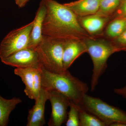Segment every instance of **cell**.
<instances>
[{
  "label": "cell",
  "mask_w": 126,
  "mask_h": 126,
  "mask_svg": "<svg viewBox=\"0 0 126 126\" xmlns=\"http://www.w3.org/2000/svg\"><path fill=\"white\" fill-rule=\"evenodd\" d=\"M44 0L46 11L43 23V35L62 41L84 40L91 36L81 26L78 16L64 4L54 0Z\"/></svg>",
  "instance_id": "6da1fadb"
},
{
  "label": "cell",
  "mask_w": 126,
  "mask_h": 126,
  "mask_svg": "<svg viewBox=\"0 0 126 126\" xmlns=\"http://www.w3.org/2000/svg\"><path fill=\"white\" fill-rule=\"evenodd\" d=\"M42 87L58 91L67 97L70 101L79 105L89 88L88 84L73 76L68 70L54 73L42 68Z\"/></svg>",
  "instance_id": "7a4b0ae2"
},
{
  "label": "cell",
  "mask_w": 126,
  "mask_h": 126,
  "mask_svg": "<svg viewBox=\"0 0 126 126\" xmlns=\"http://www.w3.org/2000/svg\"><path fill=\"white\" fill-rule=\"evenodd\" d=\"M83 41L93 66L90 82L91 91L93 92L98 85L100 77L106 71L109 58L120 50L113 42L106 39L91 36Z\"/></svg>",
  "instance_id": "3957f363"
},
{
  "label": "cell",
  "mask_w": 126,
  "mask_h": 126,
  "mask_svg": "<svg viewBox=\"0 0 126 126\" xmlns=\"http://www.w3.org/2000/svg\"><path fill=\"white\" fill-rule=\"evenodd\" d=\"M63 42L43 35L41 41L35 49L41 68L58 73L65 71L63 64Z\"/></svg>",
  "instance_id": "277c9868"
},
{
  "label": "cell",
  "mask_w": 126,
  "mask_h": 126,
  "mask_svg": "<svg viewBox=\"0 0 126 126\" xmlns=\"http://www.w3.org/2000/svg\"><path fill=\"white\" fill-rule=\"evenodd\" d=\"M79 106L104 122L107 126L114 123L126 124V112L121 109L111 106L99 98L86 94Z\"/></svg>",
  "instance_id": "5b68a950"
},
{
  "label": "cell",
  "mask_w": 126,
  "mask_h": 126,
  "mask_svg": "<svg viewBox=\"0 0 126 126\" xmlns=\"http://www.w3.org/2000/svg\"><path fill=\"white\" fill-rule=\"evenodd\" d=\"M33 21L13 30L2 39L0 44V58H5L27 48Z\"/></svg>",
  "instance_id": "8992f818"
},
{
  "label": "cell",
  "mask_w": 126,
  "mask_h": 126,
  "mask_svg": "<svg viewBox=\"0 0 126 126\" xmlns=\"http://www.w3.org/2000/svg\"><path fill=\"white\" fill-rule=\"evenodd\" d=\"M14 73L20 77L24 84L26 95L30 99L37 101L42 88V68H16Z\"/></svg>",
  "instance_id": "52a82bcc"
},
{
  "label": "cell",
  "mask_w": 126,
  "mask_h": 126,
  "mask_svg": "<svg viewBox=\"0 0 126 126\" xmlns=\"http://www.w3.org/2000/svg\"><path fill=\"white\" fill-rule=\"evenodd\" d=\"M49 99L52 106V112L48 122L49 126H60L66 122L68 109L70 101L64 94L54 90H48Z\"/></svg>",
  "instance_id": "ba28073f"
},
{
  "label": "cell",
  "mask_w": 126,
  "mask_h": 126,
  "mask_svg": "<svg viewBox=\"0 0 126 126\" xmlns=\"http://www.w3.org/2000/svg\"><path fill=\"white\" fill-rule=\"evenodd\" d=\"M1 60L6 65L16 68H41L36 50L27 47L1 59Z\"/></svg>",
  "instance_id": "9c48e42d"
},
{
  "label": "cell",
  "mask_w": 126,
  "mask_h": 126,
  "mask_svg": "<svg viewBox=\"0 0 126 126\" xmlns=\"http://www.w3.org/2000/svg\"><path fill=\"white\" fill-rule=\"evenodd\" d=\"M85 53H87V49L83 40L69 39L64 41L63 64L64 70H68L74 61Z\"/></svg>",
  "instance_id": "30bf717a"
},
{
  "label": "cell",
  "mask_w": 126,
  "mask_h": 126,
  "mask_svg": "<svg viewBox=\"0 0 126 126\" xmlns=\"http://www.w3.org/2000/svg\"><path fill=\"white\" fill-rule=\"evenodd\" d=\"M48 99V91L42 87L38 99L35 101V104L32 108L29 110L26 126H42L45 124V104Z\"/></svg>",
  "instance_id": "8fae6325"
},
{
  "label": "cell",
  "mask_w": 126,
  "mask_h": 126,
  "mask_svg": "<svg viewBox=\"0 0 126 126\" xmlns=\"http://www.w3.org/2000/svg\"><path fill=\"white\" fill-rule=\"evenodd\" d=\"M78 17L82 27L90 36L93 37L102 35L104 28L110 18V17H104L96 14Z\"/></svg>",
  "instance_id": "7c38bea8"
},
{
  "label": "cell",
  "mask_w": 126,
  "mask_h": 126,
  "mask_svg": "<svg viewBox=\"0 0 126 126\" xmlns=\"http://www.w3.org/2000/svg\"><path fill=\"white\" fill-rule=\"evenodd\" d=\"M46 11L45 3L44 0H42L40 3L34 19L33 20V24L27 48L35 49L42 40L43 38V23Z\"/></svg>",
  "instance_id": "4fadbf2b"
},
{
  "label": "cell",
  "mask_w": 126,
  "mask_h": 126,
  "mask_svg": "<svg viewBox=\"0 0 126 126\" xmlns=\"http://www.w3.org/2000/svg\"><path fill=\"white\" fill-rule=\"evenodd\" d=\"M101 1V0H78L63 4L77 16L82 17L96 14Z\"/></svg>",
  "instance_id": "5bb4252c"
},
{
  "label": "cell",
  "mask_w": 126,
  "mask_h": 126,
  "mask_svg": "<svg viewBox=\"0 0 126 126\" xmlns=\"http://www.w3.org/2000/svg\"><path fill=\"white\" fill-rule=\"evenodd\" d=\"M22 102L19 98L14 97L12 99H6L0 95V126H8L10 114Z\"/></svg>",
  "instance_id": "9a60e30c"
},
{
  "label": "cell",
  "mask_w": 126,
  "mask_h": 126,
  "mask_svg": "<svg viewBox=\"0 0 126 126\" xmlns=\"http://www.w3.org/2000/svg\"><path fill=\"white\" fill-rule=\"evenodd\" d=\"M126 30V16L115 18L109 24L105 31V35L109 38L115 39Z\"/></svg>",
  "instance_id": "2e32d148"
},
{
  "label": "cell",
  "mask_w": 126,
  "mask_h": 126,
  "mask_svg": "<svg viewBox=\"0 0 126 126\" xmlns=\"http://www.w3.org/2000/svg\"><path fill=\"white\" fill-rule=\"evenodd\" d=\"M78 105L79 126H107V124L95 115Z\"/></svg>",
  "instance_id": "e0dca14e"
},
{
  "label": "cell",
  "mask_w": 126,
  "mask_h": 126,
  "mask_svg": "<svg viewBox=\"0 0 126 126\" xmlns=\"http://www.w3.org/2000/svg\"><path fill=\"white\" fill-rule=\"evenodd\" d=\"M121 0H101L98 11L96 14L104 17H109L116 11Z\"/></svg>",
  "instance_id": "ac0fdd59"
},
{
  "label": "cell",
  "mask_w": 126,
  "mask_h": 126,
  "mask_svg": "<svg viewBox=\"0 0 126 126\" xmlns=\"http://www.w3.org/2000/svg\"><path fill=\"white\" fill-rule=\"evenodd\" d=\"M70 109L68 111L66 126H79V112L78 105L70 101Z\"/></svg>",
  "instance_id": "d6986e66"
},
{
  "label": "cell",
  "mask_w": 126,
  "mask_h": 126,
  "mask_svg": "<svg viewBox=\"0 0 126 126\" xmlns=\"http://www.w3.org/2000/svg\"><path fill=\"white\" fill-rule=\"evenodd\" d=\"M113 43L120 50L126 49V30L116 38L115 39Z\"/></svg>",
  "instance_id": "ffe728a7"
},
{
  "label": "cell",
  "mask_w": 126,
  "mask_h": 126,
  "mask_svg": "<svg viewBox=\"0 0 126 126\" xmlns=\"http://www.w3.org/2000/svg\"><path fill=\"white\" fill-rule=\"evenodd\" d=\"M115 16V18L126 16V0H121Z\"/></svg>",
  "instance_id": "44dd1931"
},
{
  "label": "cell",
  "mask_w": 126,
  "mask_h": 126,
  "mask_svg": "<svg viewBox=\"0 0 126 126\" xmlns=\"http://www.w3.org/2000/svg\"><path fill=\"white\" fill-rule=\"evenodd\" d=\"M113 92L116 94L126 99V86H124L123 87L115 88Z\"/></svg>",
  "instance_id": "7402d4cb"
},
{
  "label": "cell",
  "mask_w": 126,
  "mask_h": 126,
  "mask_svg": "<svg viewBox=\"0 0 126 126\" xmlns=\"http://www.w3.org/2000/svg\"><path fill=\"white\" fill-rule=\"evenodd\" d=\"M30 0H15V1L16 4L18 7L19 8H22L24 7Z\"/></svg>",
  "instance_id": "603a6c76"
},
{
  "label": "cell",
  "mask_w": 126,
  "mask_h": 126,
  "mask_svg": "<svg viewBox=\"0 0 126 126\" xmlns=\"http://www.w3.org/2000/svg\"></svg>",
  "instance_id": "cb8c5ba5"
}]
</instances>
